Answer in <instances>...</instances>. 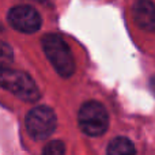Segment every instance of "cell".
I'll list each match as a JSON object with an SVG mask.
<instances>
[{"label":"cell","instance_id":"obj_1","mask_svg":"<svg viewBox=\"0 0 155 155\" xmlns=\"http://www.w3.org/2000/svg\"><path fill=\"white\" fill-rule=\"evenodd\" d=\"M42 48L49 61L59 72L60 76L68 78L75 71V60L71 53L70 46L60 35L48 34L42 40Z\"/></svg>","mask_w":155,"mask_h":155},{"label":"cell","instance_id":"obj_2","mask_svg":"<svg viewBox=\"0 0 155 155\" xmlns=\"http://www.w3.org/2000/svg\"><path fill=\"white\" fill-rule=\"evenodd\" d=\"M0 86L27 102L37 101L41 95L34 80L22 71H14L10 68L0 71Z\"/></svg>","mask_w":155,"mask_h":155},{"label":"cell","instance_id":"obj_3","mask_svg":"<svg viewBox=\"0 0 155 155\" xmlns=\"http://www.w3.org/2000/svg\"><path fill=\"white\" fill-rule=\"evenodd\" d=\"M79 127L88 136H101L109 125L107 112L99 102L88 101L82 105L78 113Z\"/></svg>","mask_w":155,"mask_h":155},{"label":"cell","instance_id":"obj_4","mask_svg":"<svg viewBox=\"0 0 155 155\" xmlns=\"http://www.w3.org/2000/svg\"><path fill=\"white\" fill-rule=\"evenodd\" d=\"M26 128L29 135L35 140L49 137L56 129V116L48 106H37L29 112L26 117Z\"/></svg>","mask_w":155,"mask_h":155},{"label":"cell","instance_id":"obj_5","mask_svg":"<svg viewBox=\"0 0 155 155\" xmlns=\"http://www.w3.org/2000/svg\"><path fill=\"white\" fill-rule=\"evenodd\" d=\"M8 22L21 33H35L41 27V16L30 5H16L8 12Z\"/></svg>","mask_w":155,"mask_h":155},{"label":"cell","instance_id":"obj_6","mask_svg":"<svg viewBox=\"0 0 155 155\" xmlns=\"http://www.w3.org/2000/svg\"><path fill=\"white\" fill-rule=\"evenodd\" d=\"M134 19L142 30L155 33V4L150 0H137L134 5Z\"/></svg>","mask_w":155,"mask_h":155},{"label":"cell","instance_id":"obj_7","mask_svg":"<svg viewBox=\"0 0 155 155\" xmlns=\"http://www.w3.org/2000/svg\"><path fill=\"white\" fill-rule=\"evenodd\" d=\"M107 154L110 155H131L135 154L134 143L127 137H116L109 143Z\"/></svg>","mask_w":155,"mask_h":155},{"label":"cell","instance_id":"obj_8","mask_svg":"<svg viewBox=\"0 0 155 155\" xmlns=\"http://www.w3.org/2000/svg\"><path fill=\"white\" fill-rule=\"evenodd\" d=\"M12 59H14V53L12 49L10 48V45L0 41V71L10 68Z\"/></svg>","mask_w":155,"mask_h":155},{"label":"cell","instance_id":"obj_9","mask_svg":"<svg viewBox=\"0 0 155 155\" xmlns=\"http://www.w3.org/2000/svg\"><path fill=\"white\" fill-rule=\"evenodd\" d=\"M64 153H65V147L59 140H57V142H51L44 148V154L45 155H61Z\"/></svg>","mask_w":155,"mask_h":155}]
</instances>
